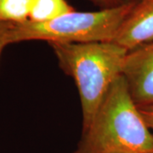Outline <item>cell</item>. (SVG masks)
Returning a JSON list of instances; mask_svg holds the SVG:
<instances>
[{
	"mask_svg": "<svg viewBox=\"0 0 153 153\" xmlns=\"http://www.w3.org/2000/svg\"><path fill=\"white\" fill-rule=\"evenodd\" d=\"M59 66L76 83L82 128L89 124L109 88L122 74L128 50L114 42L49 43Z\"/></svg>",
	"mask_w": 153,
	"mask_h": 153,
	"instance_id": "2",
	"label": "cell"
},
{
	"mask_svg": "<svg viewBox=\"0 0 153 153\" xmlns=\"http://www.w3.org/2000/svg\"><path fill=\"white\" fill-rule=\"evenodd\" d=\"M153 41V0H136L113 42L128 51Z\"/></svg>",
	"mask_w": 153,
	"mask_h": 153,
	"instance_id": "5",
	"label": "cell"
},
{
	"mask_svg": "<svg viewBox=\"0 0 153 153\" xmlns=\"http://www.w3.org/2000/svg\"><path fill=\"white\" fill-rule=\"evenodd\" d=\"M153 153V134L121 74L109 88L74 153Z\"/></svg>",
	"mask_w": 153,
	"mask_h": 153,
	"instance_id": "1",
	"label": "cell"
},
{
	"mask_svg": "<svg viewBox=\"0 0 153 153\" xmlns=\"http://www.w3.org/2000/svg\"><path fill=\"white\" fill-rule=\"evenodd\" d=\"M139 109L146 125L153 134V105L145 107H139Z\"/></svg>",
	"mask_w": 153,
	"mask_h": 153,
	"instance_id": "9",
	"label": "cell"
},
{
	"mask_svg": "<svg viewBox=\"0 0 153 153\" xmlns=\"http://www.w3.org/2000/svg\"><path fill=\"white\" fill-rule=\"evenodd\" d=\"M8 22H0V55L3 49L8 45V29H9Z\"/></svg>",
	"mask_w": 153,
	"mask_h": 153,
	"instance_id": "10",
	"label": "cell"
},
{
	"mask_svg": "<svg viewBox=\"0 0 153 153\" xmlns=\"http://www.w3.org/2000/svg\"><path fill=\"white\" fill-rule=\"evenodd\" d=\"M109 153H121V152H109Z\"/></svg>",
	"mask_w": 153,
	"mask_h": 153,
	"instance_id": "11",
	"label": "cell"
},
{
	"mask_svg": "<svg viewBox=\"0 0 153 153\" xmlns=\"http://www.w3.org/2000/svg\"><path fill=\"white\" fill-rule=\"evenodd\" d=\"M135 1L115 9L89 12L75 10L48 22L28 20L22 23H10L8 44L30 40H43L49 44L113 42Z\"/></svg>",
	"mask_w": 153,
	"mask_h": 153,
	"instance_id": "3",
	"label": "cell"
},
{
	"mask_svg": "<svg viewBox=\"0 0 153 153\" xmlns=\"http://www.w3.org/2000/svg\"><path fill=\"white\" fill-rule=\"evenodd\" d=\"M33 0H0V22L22 23L29 20Z\"/></svg>",
	"mask_w": 153,
	"mask_h": 153,
	"instance_id": "7",
	"label": "cell"
},
{
	"mask_svg": "<svg viewBox=\"0 0 153 153\" xmlns=\"http://www.w3.org/2000/svg\"><path fill=\"white\" fill-rule=\"evenodd\" d=\"M75 11L66 0H33L29 21L48 22Z\"/></svg>",
	"mask_w": 153,
	"mask_h": 153,
	"instance_id": "6",
	"label": "cell"
},
{
	"mask_svg": "<svg viewBox=\"0 0 153 153\" xmlns=\"http://www.w3.org/2000/svg\"><path fill=\"white\" fill-rule=\"evenodd\" d=\"M138 107L153 105V41L127 52L122 68Z\"/></svg>",
	"mask_w": 153,
	"mask_h": 153,
	"instance_id": "4",
	"label": "cell"
},
{
	"mask_svg": "<svg viewBox=\"0 0 153 153\" xmlns=\"http://www.w3.org/2000/svg\"><path fill=\"white\" fill-rule=\"evenodd\" d=\"M94 5L97 6L100 10L115 9L124 5L132 0H88Z\"/></svg>",
	"mask_w": 153,
	"mask_h": 153,
	"instance_id": "8",
	"label": "cell"
}]
</instances>
